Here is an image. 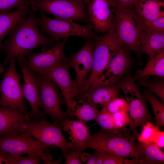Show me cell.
<instances>
[{"instance_id": "1", "label": "cell", "mask_w": 164, "mask_h": 164, "mask_svg": "<svg viewBox=\"0 0 164 164\" xmlns=\"http://www.w3.org/2000/svg\"><path fill=\"white\" fill-rule=\"evenodd\" d=\"M35 12L30 8L28 17L17 24L9 34L2 49L5 54L4 66H7L12 59L26 57L36 48L49 46L55 42L40 32Z\"/></svg>"}, {"instance_id": "2", "label": "cell", "mask_w": 164, "mask_h": 164, "mask_svg": "<svg viewBox=\"0 0 164 164\" xmlns=\"http://www.w3.org/2000/svg\"><path fill=\"white\" fill-rule=\"evenodd\" d=\"M129 128L118 132L101 129L91 135L85 149L91 148L104 153L124 158H138L137 133Z\"/></svg>"}, {"instance_id": "3", "label": "cell", "mask_w": 164, "mask_h": 164, "mask_svg": "<svg viewBox=\"0 0 164 164\" xmlns=\"http://www.w3.org/2000/svg\"><path fill=\"white\" fill-rule=\"evenodd\" d=\"M112 11L114 17L110 28L118 44L138 53L144 33L142 22L134 5Z\"/></svg>"}, {"instance_id": "4", "label": "cell", "mask_w": 164, "mask_h": 164, "mask_svg": "<svg viewBox=\"0 0 164 164\" xmlns=\"http://www.w3.org/2000/svg\"><path fill=\"white\" fill-rule=\"evenodd\" d=\"M92 40L94 45L93 67L81 91V98L84 97L93 89L98 79L121 47L111 28L103 36H96Z\"/></svg>"}, {"instance_id": "5", "label": "cell", "mask_w": 164, "mask_h": 164, "mask_svg": "<svg viewBox=\"0 0 164 164\" xmlns=\"http://www.w3.org/2000/svg\"><path fill=\"white\" fill-rule=\"evenodd\" d=\"M27 5L34 12H43L55 19L91 22L82 0H30Z\"/></svg>"}, {"instance_id": "6", "label": "cell", "mask_w": 164, "mask_h": 164, "mask_svg": "<svg viewBox=\"0 0 164 164\" xmlns=\"http://www.w3.org/2000/svg\"><path fill=\"white\" fill-rule=\"evenodd\" d=\"M37 24L41 27V31L49 35L57 43L70 36H76L84 39H93L96 36L91 22L82 25L74 21L52 19L40 12Z\"/></svg>"}, {"instance_id": "7", "label": "cell", "mask_w": 164, "mask_h": 164, "mask_svg": "<svg viewBox=\"0 0 164 164\" xmlns=\"http://www.w3.org/2000/svg\"><path fill=\"white\" fill-rule=\"evenodd\" d=\"M18 133H29L42 145L46 147L54 145L60 148L63 155L72 148L70 143L65 138L60 125L53 124L45 118L38 122L26 121L17 127Z\"/></svg>"}, {"instance_id": "8", "label": "cell", "mask_w": 164, "mask_h": 164, "mask_svg": "<svg viewBox=\"0 0 164 164\" xmlns=\"http://www.w3.org/2000/svg\"><path fill=\"white\" fill-rule=\"evenodd\" d=\"M118 84L123 91L128 106L129 128L132 130L142 126L152 119L145 99L135 84L131 73Z\"/></svg>"}, {"instance_id": "9", "label": "cell", "mask_w": 164, "mask_h": 164, "mask_svg": "<svg viewBox=\"0 0 164 164\" xmlns=\"http://www.w3.org/2000/svg\"><path fill=\"white\" fill-rule=\"evenodd\" d=\"M15 62V59L10 61L9 67L0 82V106L14 108L29 114L21 85L22 77L17 71Z\"/></svg>"}, {"instance_id": "10", "label": "cell", "mask_w": 164, "mask_h": 164, "mask_svg": "<svg viewBox=\"0 0 164 164\" xmlns=\"http://www.w3.org/2000/svg\"><path fill=\"white\" fill-rule=\"evenodd\" d=\"M40 96V107L45 114L50 116L54 123L60 125L70 118L66 111L61 108L58 86L47 75L43 73L37 74Z\"/></svg>"}, {"instance_id": "11", "label": "cell", "mask_w": 164, "mask_h": 164, "mask_svg": "<svg viewBox=\"0 0 164 164\" xmlns=\"http://www.w3.org/2000/svg\"><path fill=\"white\" fill-rule=\"evenodd\" d=\"M70 68L67 62H62L42 73L47 75L60 89L67 106L66 111L69 117L73 119L74 117L73 111L76 102L73 99L79 95L80 91L70 77Z\"/></svg>"}, {"instance_id": "12", "label": "cell", "mask_w": 164, "mask_h": 164, "mask_svg": "<svg viewBox=\"0 0 164 164\" xmlns=\"http://www.w3.org/2000/svg\"><path fill=\"white\" fill-rule=\"evenodd\" d=\"M17 59L24 81L22 87L23 95L29 102L31 108L30 117L33 119L34 122L39 121L45 118V114L40 110V96L37 75L27 65L26 57Z\"/></svg>"}, {"instance_id": "13", "label": "cell", "mask_w": 164, "mask_h": 164, "mask_svg": "<svg viewBox=\"0 0 164 164\" xmlns=\"http://www.w3.org/2000/svg\"><path fill=\"white\" fill-rule=\"evenodd\" d=\"M12 133L0 135V149L11 155L43 152L46 148L29 133Z\"/></svg>"}, {"instance_id": "14", "label": "cell", "mask_w": 164, "mask_h": 164, "mask_svg": "<svg viewBox=\"0 0 164 164\" xmlns=\"http://www.w3.org/2000/svg\"><path fill=\"white\" fill-rule=\"evenodd\" d=\"M69 38L63 39L53 47L40 53L31 52L26 57V61L29 67L37 74L62 62H68V58L65 55L64 49Z\"/></svg>"}, {"instance_id": "15", "label": "cell", "mask_w": 164, "mask_h": 164, "mask_svg": "<svg viewBox=\"0 0 164 164\" xmlns=\"http://www.w3.org/2000/svg\"><path fill=\"white\" fill-rule=\"evenodd\" d=\"M93 53L92 39H88L79 50L68 58L67 63L70 68H73L75 71L76 78L74 81L80 93L92 68Z\"/></svg>"}, {"instance_id": "16", "label": "cell", "mask_w": 164, "mask_h": 164, "mask_svg": "<svg viewBox=\"0 0 164 164\" xmlns=\"http://www.w3.org/2000/svg\"><path fill=\"white\" fill-rule=\"evenodd\" d=\"M128 50L125 48H120L98 79L92 91L98 86L113 85L122 79L130 65V58Z\"/></svg>"}, {"instance_id": "17", "label": "cell", "mask_w": 164, "mask_h": 164, "mask_svg": "<svg viewBox=\"0 0 164 164\" xmlns=\"http://www.w3.org/2000/svg\"><path fill=\"white\" fill-rule=\"evenodd\" d=\"M94 32L105 33L111 27L114 15L107 0H91L87 6Z\"/></svg>"}, {"instance_id": "18", "label": "cell", "mask_w": 164, "mask_h": 164, "mask_svg": "<svg viewBox=\"0 0 164 164\" xmlns=\"http://www.w3.org/2000/svg\"><path fill=\"white\" fill-rule=\"evenodd\" d=\"M60 125L62 129L69 135L72 149L80 152L85 149L91 131L86 124L79 120L67 119Z\"/></svg>"}, {"instance_id": "19", "label": "cell", "mask_w": 164, "mask_h": 164, "mask_svg": "<svg viewBox=\"0 0 164 164\" xmlns=\"http://www.w3.org/2000/svg\"><path fill=\"white\" fill-rule=\"evenodd\" d=\"M30 113L26 114L17 109L0 106V135L18 133V126L23 122L30 121Z\"/></svg>"}, {"instance_id": "20", "label": "cell", "mask_w": 164, "mask_h": 164, "mask_svg": "<svg viewBox=\"0 0 164 164\" xmlns=\"http://www.w3.org/2000/svg\"><path fill=\"white\" fill-rule=\"evenodd\" d=\"M163 0H137L134 11L142 22H149L164 17Z\"/></svg>"}, {"instance_id": "21", "label": "cell", "mask_w": 164, "mask_h": 164, "mask_svg": "<svg viewBox=\"0 0 164 164\" xmlns=\"http://www.w3.org/2000/svg\"><path fill=\"white\" fill-rule=\"evenodd\" d=\"M120 89L118 84L98 86L87 94L83 101L97 107H104L112 99L119 97Z\"/></svg>"}, {"instance_id": "22", "label": "cell", "mask_w": 164, "mask_h": 164, "mask_svg": "<svg viewBox=\"0 0 164 164\" xmlns=\"http://www.w3.org/2000/svg\"><path fill=\"white\" fill-rule=\"evenodd\" d=\"M30 8L27 5L10 12H0V49L2 50V41L12 30L29 13Z\"/></svg>"}, {"instance_id": "23", "label": "cell", "mask_w": 164, "mask_h": 164, "mask_svg": "<svg viewBox=\"0 0 164 164\" xmlns=\"http://www.w3.org/2000/svg\"><path fill=\"white\" fill-rule=\"evenodd\" d=\"M141 53H145L149 59L164 50V33H144L139 48Z\"/></svg>"}, {"instance_id": "24", "label": "cell", "mask_w": 164, "mask_h": 164, "mask_svg": "<svg viewBox=\"0 0 164 164\" xmlns=\"http://www.w3.org/2000/svg\"><path fill=\"white\" fill-rule=\"evenodd\" d=\"M138 142V158L142 164L164 163V153L156 145L152 142Z\"/></svg>"}, {"instance_id": "25", "label": "cell", "mask_w": 164, "mask_h": 164, "mask_svg": "<svg viewBox=\"0 0 164 164\" xmlns=\"http://www.w3.org/2000/svg\"><path fill=\"white\" fill-rule=\"evenodd\" d=\"M151 76L164 78V50L149 59L145 67L142 69L137 70L132 77L135 81Z\"/></svg>"}, {"instance_id": "26", "label": "cell", "mask_w": 164, "mask_h": 164, "mask_svg": "<svg viewBox=\"0 0 164 164\" xmlns=\"http://www.w3.org/2000/svg\"><path fill=\"white\" fill-rule=\"evenodd\" d=\"M99 113L97 107L81 100L76 101L73 111L74 117L85 124L90 120L95 121Z\"/></svg>"}, {"instance_id": "27", "label": "cell", "mask_w": 164, "mask_h": 164, "mask_svg": "<svg viewBox=\"0 0 164 164\" xmlns=\"http://www.w3.org/2000/svg\"><path fill=\"white\" fill-rule=\"evenodd\" d=\"M145 99L150 103L154 114L155 125L159 128L164 126V105L150 91L144 92Z\"/></svg>"}, {"instance_id": "28", "label": "cell", "mask_w": 164, "mask_h": 164, "mask_svg": "<svg viewBox=\"0 0 164 164\" xmlns=\"http://www.w3.org/2000/svg\"><path fill=\"white\" fill-rule=\"evenodd\" d=\"M43 152L28 153L25 157L8 154L6 164H39Z\"/></svg>"}, {"instance_id": "29", "label": "cell", "mask_w": 164, "mask_h": 164, "mask_svg": "<svg viewBox=\"0 0 164 164\" xmlns=\"http://www.w3.org/2000/svg\"><path fill=\"white\" fill-rule=\"evenodd\" d=\"M95 121L104 131L118 132L115 129L112 114L104 107H102Z\"/></svg>"}, {"instance_id": "30", "label": "cell", "mask_w": 164, "mask_h": 164, "mask_svg": "<svg viewBox=\"0 0 164 164\" xmlns=\"http://www.w3.org/2000/svg\"><path fill=\"white\" fill-rule=\"evenodd\" d=\"M140 135L137 133L138 141L144 142H152L157 133L159 131V128L150 121L146 122L143 126Z\"/></svg>"}, {"instance_id": "31", "label": "cell", "mask_w": 164, "mask_h": 164, "mask_svg": "<svg viewBox=\"0 0 164 164\" xmlns=\"http://www.w3.org/2000/svg\"><path fill=\"white\" fill-rule=\"evenodd\" d=\"M140 80L139 85L145 87L150 91L156 94L163 102L164 101V84L162 80H147L143 79Z\"/></svg>"}, {"instance_id": "32", "label": "cell", "mask_w": 164, "mask_h": 164, "mask_svg": "<svg viewBox=\"0 0 164 164\" xmlns=\"http://www.w3.org/2000/svg\"><path fill=\"white\" fill-rule=\"evenodd\" d=\"M104 107L112 114L121 111H128L127 101L119 97L112 99Z\"/></svg>"}, {"instance_id": "33", "label": "cell", "mask_w": 164, "mask_h": 164, "mask_svg": "<svg viewBox=\"0 0 164 164\" xmlns=\"http://www.w3.org/2000/svg\"><path fill=\"white\" fill-rule=\"evenodd\" d=\"M142 23L144 33H164V17L151 21L142 22Z\"/></svg>"}, {"instance_id": "34", "label": "cell", "mask_w": 164, "mask_h": 164, "mask_svg": "<svg viewBox=\"0 0 164 164\" xmlns=\"http://www.w3.org/2000/svg\"><path fill=\"white\" fill-rule=\"evenodd\" d=\"M104 154V160L103 164H141L140 159L138 158L127 159L112 155Z\"/></svg>"}, {"instance_id": "35", "label": "cell", "mask_w": 164, "mask_h": 164, "mask_svg": "<svg viewBox=\"0 0 164 164\" xmlns=\"http://www.w3.org/2000/svg\"><path fill=\"white\" fill-rule=\"evenodd\" d=\"M29 0H0V12H7L16 8L19 9L27 5Z\"/></svg>"}, {"instance_id": "36", "label": "cell", "mask_w": 164, "mask_h": 164, "mask_svg": "<svg viewBox=\"0 0 164 164\" xmlns=\"http://www.w3.org/2000/svg\"><path fill=\"white\" fill-rule=\"evenodd\" d=\"M115 129L118 131L125 130V127L128 125L129 118L127 112L121 111L112 114Z\"/></svg>"}, {"instance_id": "37", "label": "cell", "mask_w": 164, "mask_h": 164, "mask_svg": "<svg viewBox=\"0 0 164 164\" xmlns=\"http://www.w3.org/2000/svg\"><path fill=\"white\" fill-rule=\"evenodd\" d=\"M80 151L72 148L69 149L64 155L66 164H84L80 158Z\"/></svg>"}, {"instance_id": "38", "label": "cell", "mask_w": 164, "mask_h": 164, "mask_svg": "<svg viewBox=\"0 0 164 164\" xmlns=\"http://www.w3.org/2000/svg\"><path fill=\"white\" fill-rule=\"evenodd\" d=\"M112 11L134 5L137 0H107Z\"/></svg>"}, {"instance_id": "39", "label": "cell", "mask_w": 164, "mask_h": 164, "mask_svg": "<svg viewBox=\"0 0 164 164\" xmlns=\"http://www.w3.org/2000/svg\"><path fill=\"white\" fill-rule=\"evenodd\" d=\"M152 142L159 148H163L164 147V132L159 130L155 135Z\"/></svg>"}, {"instance_id": "40", "label": "cell", "mask_w": 164, "mask_h": 164, "mask_svg": "<svg viewBox=\"0 0 164 164\" xmlns=\"http://www.w3.org/2000/svg\"><path fill=\"white\" fill-rule=\"evenodd\" d=\"M96 151V164H103L104 160V153L97 151Z\"/></svg>"}, {"instance_id": "41", "label": "cell", "mask_w": 164, "mask_h": 164, "mask_svg": "<svg viewBox=\"0 0 164 164\" xmlns=\"http://www.w3.org/2000/svg\"><path fill=\"white\" fill-rule=\"evenodd\" d=\"M96 159V151L92 154H90L87 160L84 163L86 164H95Z\"/></svg>"}, {"instance_id": "42", "label": "cell", "mask_w": 164, "mask_h": 164, "mask_svg": "<svg viewBox=\"0 0 164 164\" xmlns=\"http://www.w3.org/2000/svg\"><path fill=\"white\" fill-rule=\"evenodd\" d=\"M8 153L0 149V164H5Z\"/></svg>"}, {"instance_id": "43", "label": "cell", "mask_w": 164, "mask_h": 164, "mask_svg": "<svg viewBox=\"0 0 164 164\" xmlns=\"http://www.w3.org/2000/svg\"><path fill=\"white\" fill-rule=\"evenodd\" d=\"M5 70L4 66L0 64V75L3 73Z\"/></svg>"}, {"instance_id": "44", "label": "cell", "mask_w": 164, "mask_h": 164, "mask_svg": "<svg viewBox=\"0 0 164 164\" xmlns=\"http://www.w3.org/2000/svg\"><path fill=\"white\" fill-rule=\"evenodd\" d=\"M87 6L90 2L91 0H82Z\"/></svg>"}, {"instance_id": "45", "label": "cell", "mask_w": 164, "mask_h": 164, "mask_svg": "<svg viewBox=\"0 0 164 164\" xmlns=\"http://www.w3.org/2000/svg\"><path fill=\"white\" fill-rule=\"evenodd\" d=\"M30 0H29V1H30Z\"/></svg>"}]
</instances>
